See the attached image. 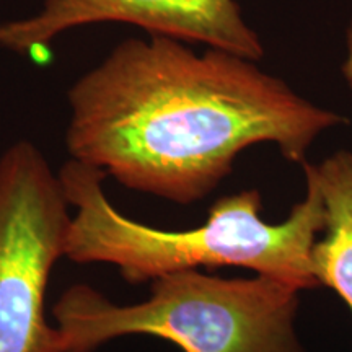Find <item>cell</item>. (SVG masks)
<instances>
[{"instance_id": "cell-3", "label": "cell", "mask_w": 352, "mask_h": 352, "mask_svg": "<svg viewBox=\"0 0 352 352\" xmlns=\"http://www.w3.org/2000/svg\"><path fill=\"white\" fill-rule=\"evenodd\" d=\"M300 290L274 277H219L191 270L152 280L144 302L120 305L87 284L52 307L64 352L148 334L183 352H307L296 329Z\"/></svg>"}, {"instance_id": "cell-4", "label": "cell", "mask_w": 352, "mask_h": 352, "mask_svg": "<svg viewBox=\"0 0 352 352\" xmlns=\"http://www.w3.org/2000/svg\"><path fill=\"white\" fill-rule=\"evenodd\" d=\"M72 220L59 173L32 140L0 155V352H64L44 300Z\"/></svg>"}, {"instance_id": "cell-7", "label": "cell", "mask_w": 352, "mask_h": 352, "mask_svg": "<svg viewBox=\"0 0 352 352\" xmlns=\"http://www.w3.org/2000/svg\"><path fill=\"white\" fill-rule=\"evenodd\" d=\"M341 72L352 94V16L346 30V56H344V60H342Z\"/></svg>"}, {"instance_id": "cell-1", "label": "cell", "mask_w": 352, "mask_h": 352, "mask_svg": "<svg viewBox=\"0 0 352 352\" xmlns=\"http://www.w3.org/2000/svg\"><path fill=\"white\" fill-rule=\"evenodd\" d=\"M131 38L67 91L72 160L176 204L204 199L245 148L303 164L342 114L303 98L256 60L168 36Z\"/></svg>"}, {"instance_id": "cell-2", "label": "cell", "mask_w": 352, "mask_h": 352, "mask_svg": "<svg viewBox=\"0 0 352 352\" xmlns=\"http://www.w3.org/2000/svg\"><path fill=\"white\" fill-rule=\"evenodd\" d=\"M302 165L305 197L283 222H266L261 192L243 189L215 201L201 226L162 230L120 212L104 192L107 175L70 158L57 171L74 209L64 258L111 264L131 284L179 271L233 266L274 277L300 292L318 289L311 252L324 227V206L310 164Z\"/></svg>"}, {"instance_id": "cell-5", "label": "cell", "mask_w": 352, "mask_h": 352, "mask_svg": "<svg viewBox=\"0 0 352 352\" xmlns=\"http://www.w3.org/2000/svg\"><path fill=\"white\" fill-rule=\"evenodd\" d=\"M100 23L132 25L256 63L264 56L236 0H41L34 12L0 23V50L38 56L63 34Z\"/></svg>"}, {"instance_id": "cell-6", "label": "cell", "mask_w": 352, "mask_h": 352, "mask_svg": "<svg viewBox=\"0 0 352 352\" xmlns=\"http://www.w3.org/2000/svg\"><path fill=\"white\" fill-rule=\"evenodd\" d=\"M310 168L324 206L323 236L311 252L315 276L352 314V152L338 151Z\"/></svg>"}]
</instances>
